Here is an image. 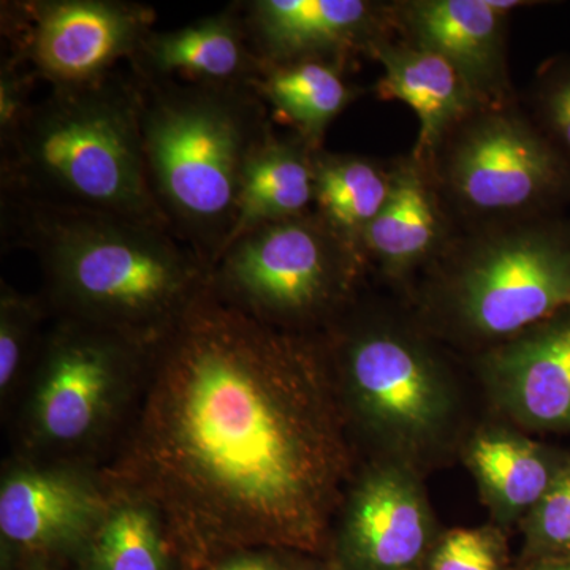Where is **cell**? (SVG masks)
<instances>
[{"instance_id":"e0dca14e","label":"cell","mask_w":570,"mask_h":570,"mask_svg":"<svg viewBox=\"0 0 570 570\" xmlns=\"http://www.w3.org/2000/svg\"><path fill=\"white\" fill-rule=\"evenodd\" d=\"M107 512L96 490L61 472H17L0 491L2 538L24 550H59L91 539Z\"/></svg>"},{"instance_id":"83f0119b","label":"cell","mask_w":570,"mask_h":570,"mask_svg":"<svg viewBox=\"0 0 570 570\" xmlns=\"http://www.w3.org/2000/svg\"><path fill=\"white\" fill-rule=\"evenodd\" d=\"M36 77L17 59L7 56L0 70V137L10 132L31 108V88Z\"/></svg>"},{"instance_id":"7c38bea8","label":"cell","mask_w":570,"mask_h":570,"mask_svg":"<svg viewBox=\"0 0 570 570\" xmlns=\"http://www.w3.org/2000/svg\"><path fill=\"white\" fill-rule=\"evenodd\" d=\"M530 0L393 2L396 36L448 59L487 105L515 102L508 63L509 18Z\"/></svg>"},{"instance_id":"44dd1931","label":"cell","mask_w":570,"mask_h":570,"mask_svg":"<svg viewBox=\"0 0 570 570\" xmlns=\"http://www.w3.org/2000/svg\"><path fill=\"white\" fill-rule=\"evenodd\" d=\"M566 460L504 430L483 431L468 449L469 466L501 520L528 515L550 489Z\"/></svg>"},{"instance_id":"d4e9b609","label":"cell","mask_w":570,"mask_h":570,"mask_svg":"<svg viewBox=\"0 0 570 570\" xmlns=\"http://www.w3.org/2000/svg\"><path fill=\"white\" fill-rule=\"evenodd\" d=\"M570 553V456L524 521V554L531 561Z\"/></svg>"},{"instance_id":"6da1fadb","label":"cell","mask_w":570,"mask_h":570,"mask_svg":"<svg viewBox=\"0 0 570 570\" xmlns=\"http://www.w3.org/2000/svg\"><path fill=\"white\" fill-rule=\"evenodd\" d=\"M318 341L266 324L212 279L142 344L145 395L116 482L193 566L316 553L348 449Z\"/></svg>"},{"instance_id":"f546056e","label":"cell","mask_w":570,"mask_h":570,"mask_svg":"<svg viewBox=\"0 0 570 570\" xmlns=\"http://www.w3.org/2000/svg\"><path fill=\"white\" fill-rule=\"evenodd\" d=\"M523 570H570V553L531 561Z\"/></svg>"},{"instance_id":"277c9868","label":"cell","mask_w":570,"mask_h":570,"mask_svg":"<svg viewBox=\"0 0 570 570\" xmlns=\"http://www.w3.org/2000/svg\"><path fill=\"white\" fill-rule=\"evenodd\" d=\"M132 75L154 198L171 234L212 272L234 228L250 154L273 127L268 107L253 86Z\"/></svg>"},{"instance_id":"4fadbf2b","label":"cell","mask_w":570,"mask_h":570,"mask_svg":"<svg viewBox=\"0 0 570 570\" xmlns=\"http://www.w3.org/2000/svg\"><path fill=\"white\" fill-rule=\"evenodd\" d=\"M433 534V517L417 479L401 464H382L352 493L336 570H417L430 557Z\"/></svg>"},{"instance_id":"f1b7e54d","label":"cell","mask_w":570,"mask_h":570,"mask_svg":"<svg viewBox=\"0 0 570 570\" xmlns=\"http://www.w3.org/2000/svg\"><path fill=\"white\" fill-rule=\"evenodd\" d=\"M205 570H284V568L272 557L253 551V553L235 554Z\"/></svg>"},{"instance_id":"30bf717a","label":"cell","mask_w":570,"mask_h":570,"mask_svg":"<svg viewBox=\"0 0 570 570\" xmlns=\"http://www.w3.org/2000/svg\"><path fill=\"white\" fill-rule=\"evenodd\" d=\"M250 47L262 63L321 61L347 70L396 36L393 2L249 0L238 2Z\"/></svg>"},{"instance_id":"8992f818","label":"cell","mask_w":570,"mask_h":570,"mask_svg":"<svg viewBox=\"0 0 570 570\" xmlns=\"http://www.w3.org/2000/svg\"><path fill=\"white\" fill-rule=\"evenodd\" d=\"M422 165L450 219L466 227L570 206V164L517 100L472 111Z\"/></svg>"},{"instance_id":"4dcf8cb0","label":"cell","mask_w":570,"mask_h":570,"mask_svg":"<svg viewBox=\"0 0 570 570\" xmlns=\"http://www.w3.org/2000/svg\"><path fill=\"white\" fill-rule=\"evenodd\" d=\"M311 570H336V568L335 569H311Z\"/></svg>"},{"instance_id":"d6986e66","label":"cell","mask_w":570,"mask_h":570,"mask_svg":"<svg viewBox=\"0 0 570 570\" xmlns=\"http://www.w3.org/2000/svg\"><path fill=\"white\" fill-rule=\"evenodd\" d=\"M316 151L294 132L279 135L275 127L266 132L246 165L234 228L223 254L255 228L313 212Z\"/></svg>"},{"instance_id":"5b68a950","label":"cell","mask_w":570,"mask_h":570,"mask_svg":"<svg viewBox=\"0 0 570 570\" xmlns=\"http://www.w3.org/2000/svg\"><path fill=\"white\" fill-rule=\"evenodd\" d=\"M428 266L434 306L450 326L472 340L505 343L570 313V217L466 227Z\"/></svg>"},{"instance_id":"484cf974","label":"cell","mask_w":570,"mask_h":570,"mask_svg":"<svg viewBox=\"0 0 570 570\" xmlns=\"http://www.w3.org/2000/svg\"><path fill=\"white\" fill-rule=\"evenodd\" d=\"M502 539L491 530H455L430 551V570H504Z\"/></svg>"},{"instance_id":"ac0fdd59","label":"cell","mask_w":570,"mask_h":570,"mask_svg":"<svg viewBox=\"0 0 570 570\" xmlns=\"http://www.w3.org/2000/svg\"><path fill=\"white\" fill-rule=\"evenodd\" d=\"M452 219L425 167L409 156L395 163V181L384 209L366 230L367 264L385 275L406 276L433 261L452 236Z\"/></svg>"},{"instance_id":"4316f807","label":"cell","mask_w":570,"mask_h":570,"mask_svg":"<svg viewBox=\"0 0 570 570\" xmlns=\"http://www.w3.org/2000/svg\"><path fill=\"white\" fill-rule=\"evenodd\" d=\"M37 306L20 295H2L0 307V387L6 390L21 366L26 344L37 321Z\"/></svg>"},{"instance_id":"3957f363","label":"cell","mask_w":570,"mask_h":570,"mask_svg":"<svg viewBox=\"0 0 570 570\" xmlns=\"http://www.w3.org/2000/svg\"><path fill=\"white\" fill-rule=\"evenodd\" d=\"M2 235L32 250L70 318L149 340L209 281L168 228L2 198Z\"/></svg>"},{"instance_id":"603a6c76","label":"cell","mask_w":570,"mask_h":570,"mask_svg":"<svg viewBox=\"0 0 570 570\" xmlns=\"http://www.w3.org/2000/svg\"><path fill=\"white\" fill-rule=\"evenodd\" d=\"M89 570H168L167 540L151 510L124 499L91 535Z\"/></svg>"},{"instance_id":"5bb4252c","label":"cell","mask_w":570,"mask_h":570,"mask_svg":"<svg viewBox=\"0 0 570 570\" xmlns=\"http://www.w3.org/2000/svg\"><path fill=\"white\" fill-rule=\"evenodd\" d=\"M482 373L501 407L523 425L570 431V313L490 348Z\"/></svg>"},{"instance_id":"8fae6325","label":"cell","mask_w":570,"mask_h":570,"mask_svg":"<svg viewBox=\"0 0 570 570\" xmlns=\"http://www.w3.org/2000/svg\"><path fill=\"white\" fill-rule=\"evenodd\" d=\"M145 340L88 321L67 318L47 346L36 403L45 438L73 442L99 422L124 366L140 354Z\"/></svg>"},{"instance_id":"ffe728a7","label":"cell","mask_w":570,"mask_h":570,"mask_svg":"<svg viewBox=\"0 0 570 570\" xmlns=\"http://www.w3.org/2000/svg\"><path fill=\"white\" fill-rule=\"evenodd\" d=\"M393 181L395 164L324 148L314 153L313 212L366 264V230L387 204Z\"/></svg>"},{"instance_id":"2e32d148","label":"cell","mask_w":570,"mask_h":570,"mask_svg":"<svg viewBox=\"0 0 570 570\" xmlns=\"http://www.w3.org/2000/svg\"><path fill=\"white\" fill-rule=\"evenodd\" d=\"M371 58L382 67L379 99L407 105L419 119V137L411 156L425 164L445 135L482 100L455 67L417 45L393 36L374 48Z\"/></svg>"},{"instance_id":"9a60e30c","label":"cell","mask_w":570,"mask_h":570,"mask_svg":"<svg viewBox=\"0 0 570 570\" xmlns=\"http://www.w3.org/2000/svg\"><path fill=\"white\" fill-rule=\"evenodd\" d=\"M261 66L238 3L174 31L149 32L129 61L140 77L220 86H250Z\"/></svg>"},{"instance_id":"cb8c5ba5","label":"cell","mask_w":570,"mask_h":570,"mask_svg":"<svg viewBox=\"0 0 570 570\" xmlns=\"http://www.w3.org/2000/svg\"><path fill=\"white\" fill-rule=\"evenodd\" d=\"M528 116L570 164V52L540 63L527 94Z\"/></svg>"},{"instance_id":"ba28073f","label":"cell","mask_w":570,"mask_h":570,"mask_svg":"<svg viewBox=\"0 0 570 570\" xmlns=\"http://www.w3.org/2000/svg\"><path fill=\"white\" fill-rule=\"evenodd\" d=\"M356 411L401 452L436 441L452 417L449 379L414 333L389 322L344 332L333 344Z\"/></svg>"},{"instance_id":"9c48e42d","label":"cell","mask_w":570,"mask_h":570,"mask_svg":"<svg viewBox=\"0 0 570 570\" xmlns=\"http://www.w3.org/2000/svg\"><path fill=\"white\" fill-rule=\"evenodd\" d=\"M9 56L51 89L92 85L134 58L156 21L126 0H21L2 3Z\"/></svg>"},{"instance_id":"52a82bcc","label":"cell","mask_w":570,"mask_h":570,"mask_svg":"<svg viewBox=\"0 0 570 570\" xmlns=\"http://www.w3.org/2000/svg\"><path fill=\"white\" fill-rule=\"evenodd\" d=\"M365 266V258L311 212L236 239L209 279L266 324L299 333V324L325 316L351 294Z\"/></svg>"},{"instance_id":"7a4b0ae2","label":"cell","mask_w":570,"mask_h":570,"mask_svg":"<svg viewBox=\"0 0 570 570\" xmlns=\"http://www.w3.org/2000/svg\"><path fill=\"white\" fill-rule=\"evenodd\" d=\"M0 145L2 198L170 230L149 186L132 71L51 89Z\"/></svg>"},{"instance_id":"7402d4cb","label":"cell","mask_w":570,"mask_h":570,"mask_svg":"<svg viewBox=\"0 0 570 570\" xmlns=\"http://www.w3.org/2000/svg\"><path fill=\"white\" fill-rule=\"evenodd\" d=\"M250 86L292 132L316 149L324 148L330 124L358 97L346 69L321 61L262 63Z\"/></svg>"}]
</instances>
